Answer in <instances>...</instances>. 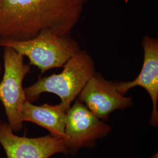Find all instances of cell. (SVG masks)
<instances>
[{
	"label": "cell",
	"instance_id": "obj_1",
	"mask_svg": "<svg viewBox=\"0 0 158 158\" xmlns=\"http://www.w3.org/2000/svg\"><path fill=\"white\" fill-rule=\"evenodd\" d=\"M92 0H0V42L70 36Z\"/></svg>",
	"mask_w": 158,
	"mask_h": 158
},
{
	"label": "cell",
	"instance_id": "obj_2",
	"mask_svg": "<svg viewBox=\"0 0 158 158\" xmlns=\"http://www.w3.org/2000/svg\"><path fill=\"white\" fill-rule=\"evenodd\" d=\"M60 74L40 79L23 89L27 101H35L42 93H51L61 99L60 104L67 111L87 81L95 74L93 60L85 51H80L64 65Z\"/></svg>",
	"mask_w": 158,
	"mask_h": 158
},
{
	"label": "cell",
	"instance_id": "obj_3",
	"mask_svg": "<svg viewBox=\"0 0 158 158\" xmlns=\"http://www.w3.org/2000/svg\"><path fill=\"white\" fill-rule=\"evenodd\" d=\"M0 46L11 48L27 57L30 64L37 66L41 74L52 69L63 67L81 50L78 43L70 36H60L50 33L40 34L27 40L2 41Z\"/></svg>",
	"mask_w": 158,
	"mask_h": 158
},
{
	"label": "cell",
	"instance_id": "obj_4",
	"mask_svg": "<svg viewBox=\"0 0 158 158\" xmlns=\"http://www.w3.org/2000/svg\"><path fill=\"white\" fill-rule=\"evenodd\" d=\"M4 72L0 82V100L5 109L8 124L14 132L23 128L22 110L27 99L23 80L31 64L24 63V56L8 47H4Z\"/></svg>",
	"mask_w": 158,
	"mask_h": 158
},
{
	"label": "cell",
	"instance_id": "obj_5",
	"mask_svg": "<svg viewBox=\"0 0 158 158\" xmlns=\"http://www.w3.org/2000/svg\"><path fill=\"white\" fill-rule=\"evenodd\" d=\"M110 131V126L83 103L76 101L66 113L64 141L68 153H75L83 147L90 148Z\"/></svg>",
	"mask_w": 158,
	"mask_h": 158
},
{
	"label": "cell",
	"instance_id": "obj_6",
	"mask_svg": "<svg viewBox=\"0 0 158 158\" xmlns=\"http://www.w3.org/2000/svg\"><path fill=\"white\" fill-rule=\"evenodd\" d=\"M13 132L8 124L0 122V143L7 158H49L57 153H68L63 139L51 135L21 137Z\"/></svg>",
	"mask_w": 158,
	"mask_h": 158
},
{
	"label": "cell",
	"instance_id": "obj_7",
	"mask_svg": "<svg viewBox=\"0 0 158 158\" xmlns=\"http://www.w3.org/2000/svg\"><path fill=\"white\" fill-rule=\"evenodd\" d=\"M77 101L102 120H107L109 115L115 110H123L133 104L132 98L120 94L115 83L96 74L81 91Z\"/></svg>",
	"mask_w": 158,
	"mask_h": 158
},
{
	"label": "cell",
	"instance_id": "obj_8",
	"mask_svg": "<svg viewBox=\"0 0 158 158\" xmlns=\"http://www.w3.org/2000/svg\"><path fill=\"white\" fill-rule=\"evenodd\" d=\"M144 60L141 70L135 80L128 82L115 83L117 90L124 95L131 89L140 86L145 89L152 102V112L150 124H158V40L146 36L142 40Z\"/></svg>",
	"mask_w": 158,
	"mask_h": 158
},
{
	"label": "cell",
	"instance_id": "obj_9",
	"mask_svg": "<svg viewBox=\"0 0 158 158\" xmlns=\"http://www.w3.org/2000/svg\"><path fill=\"white\" fill-rule=\"evenodd\" d=\"M67 111L59 104L35 106L26 100L23 106L22 118L45 128L51 135L65 140V125Z\"/></svg>",
	"mask_w": 158,
	"mask_h": 158
},
{
	"label": "cell",
	"instance_id": "obj_10",
	"mask_svg": "<svg viewBox=\"0 0 158 158\" xmlns=\"http://www.w3.org/2000/svg\"><path fill=\"white\" fill-rule=\"evenodd\" d=\"M152 158H158V153H156V154H155L152 157Z\"/></svg>",
	"mask_w": 158,
	"mask_h": 158
},
{
	"label": "cell",
	"instance_id": "obj_11",
	"mask_svg": "<svg viewBox=\"0 0 158 158\" xmlns=\"http://www.w3.org/2000/svg\"><path fill=\"white\" fill-rule=\"evenodd\" d=\"M1 64L0 63V73H1Z\"/></svg>",
	"mask_w": 158,
	"mask_h": 158
}]
</instances>
